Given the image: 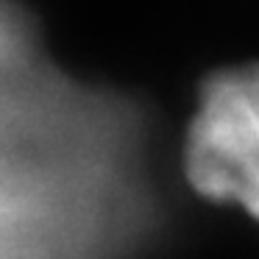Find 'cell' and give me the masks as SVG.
I'll use <instances>...</instances> for the list:
<instances>
[{
	"label": "cell",
	"instance_id": "obj_1",
	"mask_svg": "<svg viewBox=\"0 0 259 259\" xmlns=\"http://www.w3.org/2000/svg\"><path fill=\"white\" fill-rule=\"evenodd\" d=\"M187 176L214 201L259 218V67L214 75L187 137Z\"/></svg>",
	"mask_w": 259,
	"mask_h": 259
}]
</instances>
